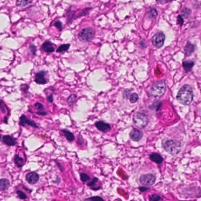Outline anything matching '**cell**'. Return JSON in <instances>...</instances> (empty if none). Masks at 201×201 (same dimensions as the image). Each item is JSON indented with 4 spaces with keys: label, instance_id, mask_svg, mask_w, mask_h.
<instances>
[{
    "label": "cell",
    "instance_id": "6da1fadb",
    "mask_svg": "<svg viewBox=\"0 0 201 201\" xmlns=\"http://www.w3.org/2000/svg\"><path fill=\"white\" fill-rule=\"evenodd\" d=\"M177 100L181 104L188 105L191 104L193 99V90L187 84L183 85L177 94Z\"/></svg>",
    "mask_w": 201,
    "mask_h": 201
},
{
    "label": "cell",
    "instance_id": "484cf974",
    "mask_svg": "<svg viewBox=\"0 0 201 201\" xmlns=\"http://www.w3.org/2000/svg\"><path fill=\"white\" fill-rule=\"evenodd\" d=\"M98 181V179L97 178H94L91 182H89L88 184V186H89L93 190H96L95 185L97 184Z\"/></svg>",
    "mask_w": 201,
    "mask_h": 201
},
{
    "label": "cell",
    "instance_id": "2e32d148",
    "mask_svg": "<svg viewBox=\"0 0 201 201\" xmlns=\"http://www.w3.org/2000/svg\"><path fill=\"white\" fill-rule=\"evenodd\" d=\"M34 107L37 109V113L41 116H45L47 115V112L45 111L44 105L40 102H36L34 105Z\"/></svg>",
    "mask_w": 201,
    "mask_h": 201
},
{
    "label": "cell",
    "instance_id": "836d02e7",
    "mask_svg": "<svg viewBox=\"0 0 201 201\" xmlns=\"http://www.w3.org/2000/svg\"><path fill=\"white\" fill-rule=\"evenodd\" d=\"M54 25H55V26L56 27V28H58L59 30H62V28H63V25H62V23H61V21H56V22L55 23Z\"/></svg>",
    "mask_w": 201,
    "mask_h": 201
},
{
    "label": "cell",
    "instance_id": "e575fe53",
    "mask_svg": "<svg viewBox=\"0 0 201 201\" xmlns=\"http://www.w3.org/2000/svg\"><path fill=\"white\" fill-rule=\"evenodd\" d=\"M139 189L140 190V191L141 192H144L145 191H147L148 190H149V188L147 187H139Z\"/></svg>",
    "mask_w": 201,
    "mask_h": 201
},
{
    "label": "cell",
    "instance_id": "5bb4252c",
    "mask_svg": "<svg viewBox=\"0 0 201 201\" xmlns=\"http://www.w3.org/2000/svg\"><path fill=\"white\" fill-rule=\"evenodd\" d=\"M2 142L4 144H5L7 146H9L16 145L17 143L16 139L14 138L9 135H6L3 136Z\"/></svg>",
    "mask_w": 201,
    "mask_h": 201
},
{
    "label": "cell",
    "instance_id": "277c9868",
    "mask_svg": "<svg viewBox=\"0 0 201 201\" xmlns=\"http://www.w3.org/2000/svg\"><path fill=\"white\" fill-rule=\"evenodd\" d=\"M133 122L138 128H144L149 123V118L145 113L137 112L133 115Z\"/></svg>",
    "mask_w": 201,
    "mask_h": 201
},
{
    "label": "cell",
    "instance_id": "d6a6232c",
    "mask_svg": "<svg viewBox=\"0 0 201 201\" xmlns=\"http://www.w3.org/2000/svg\"><path fill=\"white\" fill-rule=\"evenodd\" d=\"M30 49L31 52L32 54L34 56H36V52H37V48L34 45H31L30 47Z\"/></svg>",
    "mask_w": 201,
    "mask_h": 201
},
{
    "label": "cell",
    "instance_id": "8d00e7d4",
    "mask_svg": "<svg viewBox=\"0 0 201 201\" xmlns=\"http://www.w3.org/2000/svg\"><path fill=\"white\" fill-rule=\"evenodd\" d=\"M1 104H1V103H0V109H1V110L2 111V113H5V105Z\"/></svg>",
    "mask_w": 201,
    "mask_h": 201
},
{
    "label": "cell",
    "instance_id": "d590c367",
    "mask_svg": "<svg viewBox=\"0 0 201 201\" xmlns=\"http://www.w3.org/2000/svg\"><path fill=\"white\" fill-rule=\"evenodd\" d=\"M47 100L49 102L52 103L53 102V94H51L49 96L47 97Z\"/></svg>",
    "mask_w": 201,
    "mask_h": 201
},
{
    "label": "cell",
    "instance_id": "5b68a950",
    "mask_svg": "<svg viewBox=\"0 0 201 201\" xmlns=\"http://www.w3.org/2000/svg\"><path fill=\"white\" fill-rule=\"evenodd\" d=\"M94 31L91 28H86L83 29L78 34L79 40L84 42H90L94 38Z\"/></svg>",
    "mask_w": 201,
    "mask_h": 201
},
{
    "label": "cell",
    "instance_id": "9c48e42d",
    "mask_svg": "<svg viewBox=\"0 0 201 201\" xmlns=\"http://www.w3.org/2000/svg\"><path fill=\"white\" fill-rule=\"evenodd\" d=\"M20 126H25V125H28L30 127H34L35 128H38L37 124L34 122V121L31 120L29 119L27 117H26L25 115H22L21 117L20 118Z\"/></svg>",
    "mask_w": 201,
    "mask_h": 201
},
{
    "label": "cell",
    "instance_id": "e0dca14e",
    "mask_svg": "<svg viewBox=\"0 0 201 201\" xmlns=\"http://www.w3.org/2000/svg\"><path fill=\"white\" fill-rule=\"evenodd\" d=\"M195 50V45L189 42H188L185 47V55L186 56H191Z\"/></svg>",
    "mask_w": 201,
    "mask_h": 201
},
{
    "label": "cell",
    "instance_id": "4dcf8cb0",
    "mask_svg": "<svg viewBox=\"0 0 201 201\" xmlns=\"http://www.w3.org/2000/svg\"><path fill=\"white\" fill-rule=\"evenodd\" d=\"M77 99V96L75 95H71L70 98H68V102L70 105H72L74 104V102H75Z\"/></svg>",
    "mask_w": 201,
    "mask_h": 201
},
{
    "label": "cell",
    "instance_id": "7402d4cb",
    "mask_svg": "<svg viewBox=\"0 0 201 201\" xmlns=\"http://www.w3.org/2000/svg\"><path fill=\"white\" fill-rule=\"evenodd\" d=\"M31 2V0H17L16 6L20 7H24Z\"/></svg>",
    "mask_w": 201,
    "mask_h": 201
},
{
    "label": "cell",
    "instance_id": "d4e9b609",
    "mask_svg": "<svg viewBox=\"0 0 201 201\" xmlns=\"http://www.w3.org/2000/svg\"><path fill=\"white\" fill-rule=\"evenodd\" d=\"M138 99H139V96H138V95L137 94V93H135V92L132 93L130 95V97H129L130 102L132 103V104L136 103L137 101H138Z\"/></svg>",
    "mask_w": 201,
    "mask_h": 201
},
{
    "label": "cell",
    "instance_id": "f546056e",
    "mask_svg": "<svg viewBox=\"0 0 201 201\" xmlns=\"http://www.w3.org/2000/svg\"><path fill=\"white\" fill-rule=\"evenodd\" d=\"M157 15H158V11H157V10L155 8H153L151 10L150 13H149V16H150L151 18H155L156 17V16H157Z\"/></svg>",
    "mask_w": 201,
    "mask_h": 201
},
{
    "label": "cell",
    "instance_id": "d6986e66",
    "mask_svg": "<svg viewBox=\"0 0 201 201\" xmlns=\"http://www.w3.org/2000/svg\"><path fill=\"white\" fill-rule=\"evenodd\" d=\"M61 132H63V135L66 138L68 141H69L70 142H72L73 141H74V140L75 139V137H74V135L73 134V133H72L71 132H70V131L66 130V129H63L61 131Z\"/></svg>",
    "mask_w": 201,
    "mask_h": 201
},
{
    "label": "cell",
    "instance_id": "83f0119b",
    "mask_svg": "<svg viewBox=\"0 0 201 201\" xmlns=\"http://www.w3.org/2000/svg\"><path fill=\"white\" fill-rule=\"evenodd\" d=\"M85 201H104V199L99 196H95L91 198H89L88 199H85Z\"/></svg>",
    "mask_w": 201,
    "mask_h": 201
},
{
    "label": "cell",
    "instance_id": "8fae6325",
    "mask_svg": "<svg viewBox=\"0 0 201 201\" xmlns=\"http://www.w3.org/2000/svg\"><path fill=\"white\" fill-rule=\"evenodd\" d=\"M95 125L99 131L103 132H107L111 129V125L104 121H98L95 122Z\"/></svg>",
    "mask_w": 201,
    "mask_h": 201
},
{
    "label": "cell",
    "instance_id": "8992f818",
    "mask_svg": "<svg viewBox=\"0 0 201 201\" xmlns=\"http://www.w3.org/2000/svg\"><path fill=\"white\" fill-rule=\"evenodd\" d=\"M165 40V35L163 32L156 33L152 38L153 45L156 48H160L163 44Z\"/></svg>",
    "mask_w": 201,
    "mask_h": 201
},
{
    "label": "cell",
    "instance_id": "603a6c76",
    "mask_svg": "<svg viewBox=\"0 0 201 201\" xmlns=\"http://www.w3.org/2000/svg\"><path fill=\"white\" fill-rule=\"evenodd\" d=\"M149 201H163V198L159 195L157 194H151L149 195Z\"/></svg>",
    "mask_w": 201,
    "mask_h": 201
},
{
    "label": "cell",
    "instance_id": "4316f807",
    "mask_svg": "<svg viewBox=\"0 0 201 201\" xmlns=\"http://www.w3.org/2000/svg\"><path fill=\"white\" fill-rule=\"evenodd\" d=\"M80 178L81 180L83 182H85L88 181L89 179H90V177H89V175H88V174H86V173H81Z\"/></svg>",
    "mask_w": 201,
    "mask_h": 201
},
{
    "label": "cell",
    "instance_id": "60d3db41",
    "mask_svg": "<svg viewBox=\"0 0 201 201\" xmlns=\"http://www.w3.org/2000/svg\"><path fill=\"white\" fill-rule=\"evenodd\" d=\"M7 120H8V118L6 117H5V118L4 119V122H5V123H7Z\"/></svg>",
    "mask_w": 201,
    "mask_h": 201
},
{
    "label": "cell",
    "instance_id": "3957f363",
    "mask_svg": "<svg viewBox=\"0 0 201 201\" xmlns=\"http://www.w3.org/2000/svg\"><path fill=\"white\" fill-rule=\"evenodd\" d=\"M166 91V84L163 81L155 82L151 87L149 93L151 96L155 98L161 97L164 95Z\"/></svg>",
    "mask_w": 201,
    "mask_h": 201
},
{
    "label": "cell",
    "instance_id": "30bf717a",
    "mask_svg": "<svg viewBox=\"0 0 201 201\" xmlns=\"http://www.w3.org/2000/svg\"><path fill=\"white\" fill-rule=\"evenodd\" d=\"M143 135H144L143 132L138 129H133L129 134L130 138L132 141L135 142H138L140 140H141Z\"/></svg>",
    "mask_w": 201,
    "mask_h": 201
},
{
    "label": "cell",
    "instance_id": "52a82bcc",
    "mask_svg": "<svg viewBox=\"0 0 201 201\" xmlns=\"http://www.w3.org/2000/svg\"><path fill=\"white\" fill-rule=\"evenodd\" d=\"M139 182L145 186H152L156 182V176L153 174H143L139 178Z\"/></svg>",
    "mask_w": 201,
    "mask_h": 201
},
{
    "label": "cell",
    "instance_id": "ac0fdd59",
    "mask_svg": "<svg viewBox=\"0 0 201 201\" xmlns=\"http://www.w3.org/2000/svg\"><path fill=\"white\" fill-rule=\"evenodd\" d=\"M10 185V182L7 179H0V191H4L8 189Z\"/></svg>",
    "mask_w": 201,
    "mask_h": 201
},
{
    "label": "cell",
    "instance_id": "cb8c5ba5",
    "mask_svg": "<svg viewBox=\"0 0 201 201\" xmlns=\"http://www.w3.org/2000/svg\"><path fill=\"white\" fill-rule=\"evenodd\" d=\"M70 44H65L61 45L56 49V52H65L68 50V49L70 48Z\"/></svg>",
    "mask_w": 201,
    "mask_h": 201
},
{
    "label": "cell",
    "instance_id": "7a4b0ae2",
    "mask_svg": "<svg viewBox=\"0 0 201 201\" xmlns=\"http://www.w3.org/2000/svg\"><path fill=\"white\" fill-rule=\"evenodd\" d=\"M162 146L165 151L172 155L178 154L182 149V145L179 142L171 139H163Z\"/></svg>",
    "mask_w": 201,
    "mask_h": 201
},
{
    "label": "cell",
    "instance_id": "44dd1931",
    "mask_svg": "<svg viewBox=\"0 0 201 201\" xmlns=\"http://www.w3.org/2000/svg\"><path fill=\"white\" fill-rule=\"evenodd\" d=\"M14 163L17 167L21 168L24 164V160L23 158L20 157L19 155H16L14 157Z\"/></svg>",
    "mask_w": 201,
    "mask_h": 201
},
{
    "label": "cell",
    "instance_id": "ab89813d",
    "mask_svg": "<svg viewBox=\"0 0 201 201\" xmlns=\"http://www.w3.org/2000/svg\"><path fill=\"white\" fill-rule=\"evenodd\" d=\"M57 165H58V166H59V169H60V170H61V171H63V167L61 166V165H60V163L58 162H57Z\"/></svg>",
    "mask_w": 201,
    "mask_h": 201
},
{
    "label": "cell",
    "instance_id": "ba28073f",
    "mask_svg": "<svg viewBox=\"0 0 201 201\" xmlns=\"http://www.w3.org/2000/svg\"><path fill=\"white\" fill-rule=\"evenodd\" d=\"M47 74V72L45 71H41L40 72L37 73L35 74V82L40 85H44L48 83V80L46 78V75Z\"/></svg>",
    "mask_w": 201,
    "mask_h": 201
},
{
    "label": "cell",
    "instance_id": "9a60e30c",
    "mask_svg": "<svg viewBox=\"0 0 201 201\" xmlns=\"http://www.w3.org/2000/svg\"><path fill=\"white\" fill-rule=\"evenodd\" d=\"M149 159L157 164H161L163 161V159L161 155L155 153H152L151 154H150Z\"/></svg>",
    "mask_w": 201,
    "mask_h": 201
},
{
    "label": "cell",
    "instance_id": "ffe728a7",
    "mask_svg": "<svg viewBox=\"0 0 201 201\" xmlns=\"http://www.w3.org/2000/svg\"><path fill=\"white\" fill-rule=\"evenodd\" d=\"M193 65H194V62L192 61H185L182 63L184 69L186 73H188L192 70Z\"/></svg>",
    "mask_w": 201,
    "mask_h": 201
},
{
    "label": "cell",
    "instance_id": "7c38bea8",
    "mask_svg": "<svg viewBox=\"0 0 201 201\" xmlns=\"http://www.w3.org/2000/svg\"><path fill=\"white\" fill-rule=\"evenodd\" d=\"M39 179H40L39 175L35 172H30L26 175V181L30 184H32V185L35 184L39 181Z\"/></svg>",
    "mask_w": 201,
    "mask_h": 201
},
{
    "label": "cell",
    "instance_id": "74e56055",
    "mask_svg": "<svg viewBox=\"0 0 201 201\" xmlns=\"http://www.w3.org/2000/svg\"><path fill=\"white\" fill-rule=\"evenodd\" d=\"M140 45L142 48H145L146 47V45H145V42L144 41H141L140 43Z\"/></svg>",
    "mask_w": 201,
    "mask_h": 201
},
{
    "label": "cell",
    "instance_id": "1f68e13d",
    "mask_svg": "<svg viewBox=\"0 0 201 201\" xmlns=\"http://www.w3.org/2000/svg\"><path fill=\"white\" fill-rule=\"evenodd\" d=\"M184 19L182 18V17L181 16H178V18H177V23L180 25H182L184 24Z\"/></svg>",
    "mask_w": 201,
    "mask_h": 201
},
{
    "label": "cell",
    "instance_id": "f1b7e54d",
    "mask_svg": "<svg viewBox=\"0 0 201 201\" xmlns=\"http://www.w3.org/2000/svg\"><path fill=\"white\" fill-rule=\"evenodd\" d=\"M16 193H17L18 197L20 199H25L27 198V195L24 192H23V191H17Z\"/></svg>",
    "mask_w": 201,
    "mask_h": 201
},
{
    "label": "cell",
    "instance_id": "4fadbf2b",
    "mask_svg": "<svg viewBox=\"0 0 201 201\" xmlns=\"http://www.w3.org/2000/svg\"><path fill=\"white\" fill-rule=\"evenodd\" d=\"M41 49L47 53H52L55 51V45L50 41H45L41 46Z\"/></svg>",
    "mask_w": 201,
    "mask_h": 201
},
{
    "label": "cell",
    "instance_id": "f35d334b",
    "mask_svg": "<svg viewBox=\"0 0 201 201\" xmlns=\"http://www.w3.org/2000/svg\"><path fill=\"white\" fill-rule=\"evenodd\" d=\"M172 1H174V0H162L161 1V3H168V2H170Z\"/></svg>",
    "mask_w": 201,
    "mask_h": 201
}]
</instances>
